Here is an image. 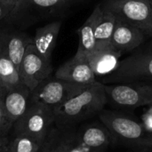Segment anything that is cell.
I'll return each mask as SVG.
<instances>
[{
    "instance_id": "cell-21",
    "label": "cell",
    "mask_w": 152,
    "mask_h": 152,
    "mask_svg": "<svg viewBox=\"0 0 152 152\" xmlns=\"http://www.w3.org/2000/svg\"><path fill=\"white\" fill-rule=\"evenodd\" d=\"M44 141L27 134H16L8 144L10 152H38Z\"/></svg>"
},
{
    "instance_id": "cell-26",
    "label": "cell",
    "mask_w": 152,
    "mask_h": 152,
    "mask_svg": "<svg viewBox=\"0 0 152 152\" xmlns=\"http://www.w3.org/2000/svg\"><path fill=\"white\" fill-rule=\"evenodd\" d=\"M8 92V89H7V87L3 84V82L0 80V99H2L5 94H6V93Z\"/></svg>"
},
{
    "instance_id": "cell-20",
    "label": "cell",
    "mask_w": 152,
    "mask_h": 152,
    "mask_svg": "<svg viewBox=\"0 0 152 152\" xmlns=\"http://www.w3.org/2000/svg\"><path fill=\"white\" fill-rule=\"evenodd\" d=\"M0 80L8 90L26 86L18 69L0 47Z\"/></svg>"
},
{
    "instance_id": "cell-13",
    "label": "cell",
    "mask_w": 152,
    "mask_h": 152,
    "mask_svg": "<svg viewBox=\"0 0 152 152\" xmlns=\"http://www.w3.org/2000/svg\"><path fill=\"white\" fill-rule=\"evenodd\" d=\"M77 142L86 152H104L112 145L110 133L103 124H91L77 131Z\"/></svg>"
},
{
    "instance_id": "cell-17",
    "label": "cell",
    "mask_w": 152,
    "mask_h": 152,
    "mask_svg": "<svg viewBox=\"0 0 152 152\" xmlns=\"http://www.w3.org/2000/svg\"><path fill=\"white\" fill-rule=\"evenodd\" d=\"M4 111L14 124L26 112L30 102V90L27 86L8 90L2 98Z\"/></svg>"
},
{
    "instance_id": "cell-18",
    "label": "cell",
    "mask_w": 152,
    "mask_h": 152,
    "mask_svg": "<svg viewBox=\"0 0 152 152\" xmlns=\"http://www.w3.org/2000/svg\"><path fill=\"white\" fill-rule=\"evenodd\" d=\"M101 4H98L87 20L78 28L77 33L79 37L78 48L75 55L86 59L95 49L94 29L101 12Z\"/></svg>"
},
{
    "instance_id": "cell-16",
    "label": "cell",
    "mask_w": 152,
    "mask_h": 152,
    "mask_svg": "<svg viewBox=\"0 0 152 152\" xmlns=\"http://www.w3.org/2000/svg\"><path fill=\"white\" fill-rule=\"evenodd\" d=\"M61 21L55 20L37 28L33 37V45L37 51L47 61L52 60V53L57 43Z\"/></svg>"
},
{
    "instance_id": "cell-7",
    "label": "cell",
    "mask_w": 152,
    "mask_h": 152,
    "mask_svg": "<svg viewBox=\"0 0 152 152\" xmlns=\"http://www.w3.org/2000/svg\"><path fill=\"white\" fill-rule=\"evenodd\" d=\"M101 4L117 17L138 27L147 37H152L151 0H105Z\"/></svg>"
},
{
    "instance_id": "cell-6",
    "label": "cell",
    "mask_w": 152,
    "mask_h": 152,
    "mask_svg": "<svg viewBox=\"0 0 152 152\" xmlns=\"http://www.w3.org/2000/svg\"><path fill=\"white\" fill-rule=\"evenodd\" d=\"M86 86L49 76L30 91V102L42 103L54 110Z\"/></svg>"
},
{
    "instance_id": "cell-27",
    "label": "cell",
    "mask_w": 152,
    "mask_h": 152,
    "mask_svg": "<svg viewBox=\"0 0 152 152\" xmlns=\"http://www.w3.org/2000/svg\"><path fill=\"white\" fill-rule=\"evenodd\" d=\"M126 152H152L151 148H142V149H132L131 151Z\"/></svg>"
},
{
    "instance_id": "cell-22",
    "label": "cell",
    "mask_w": 152,
    "mask_h": 152,
    "mask_svg": "<svg viewBox=\"0 0 152 152\" xmlns=\"http://www.w3.org/2000/svg\"><path fill=\"white\" fill-rule=\"evenodd\" d=\"M18 1L19 0H0V28L5 26Z\"/></svg>"
},
{
    "instance_id": "cell-10",
    "label": "cell",
    "mask_w": 152,
    "mask_h": 152,
    "mask_svg": "<svg viewBox=\"0 0 152 152\" xmlns=\"http://www.w3.org/2000/svg\"><path fill=\"white\" fill-rule=\"evenodd\" d=\"M33 43V37L21 29L4 26L0 28V47L19 70L27 47Z\"/></svg>"
},
{
    "instance_id": "cell-25",
    "label": "cell",
    "mask_w": 152,
    "mask_h": 152,
    "mask_svg": "<svg viewBox=\"0 0 152 152\" xmlns=\"http://www.w3.org/2000/svg\"><path fill=\"white\" fill-rule=\"evenodd\" d=\"M9 139L7 135H4L3 134L0 133V147H5L8 146L9 144Z\"/></svg>"
},
{
    "instance_id": "cell-12",
    "label": "cell",
    "mask_w": 152,
    "mask_h": 152,
    "mask_svg": "<svg viewBox=\"0 0 152 152\" xmlns=\"http://www.w3.org/2000/svg\"><path fill=\"white\" fill-rule=\"evenodd\" d=\"M54 76L62 80L83 86H89L97 81L87 60L77 55L64 62L55 71Z\"/></svg>"
},
{
    "instance_id": "cell-15",
    "label": "cell",
    "mask_w": 152,
    "mask_h": 152,
    "mask_svg": "<svg viewBox=\"0 0 152 152\" xmlns=\"http://www.w3.org/2000/svg\"><path fill=\"white\" fill-rule=\"evenodd\" d=\"M77 143V131L72 127L53 126L38 152H72Z\"/></svg>"
},
{
    "instance_id": "cell-4",
    "label": "cell",
    "mask_w": 152,
    "mask_h": 152,
    "mask_svg": "<svg viewBox=\"0 0 152 152\" xmlns=\"http://www.w3.org/2000/svg\"><path fill=\"white\" fill-rule=\"evenodd\" d=\"M152 81V50L141 51L120 61L118 68L99 82L119 84Z\"/></svg>"
},
{
    "instance_id": "cell-23",
    "label": "cell",
    "mask_w": 152,
    "mask_h": 152,
    "mask_svg": "<svg viewBox=\"0 0 152 152\" xmlns=\"http://www.w3.org/2000/svg\"><path fill=\"white\" fill-rule=\"evenodd\" d=\"M12 126L13 123L7 117L4 111L3 101L0 99V133L4 135H8L11 129H12Z\"/></svg>"
},
{
    "instance_id": "cell-8",
    "label": "cell",
    "mask_w": 152,
    "mask_h": 152,
    "mask_svg": "<svg viewBox=\"0 0 152 152\" xmlns=\"http://www.w3.org/2000/svg\"><path fill=\"white\" fill-rule=\"evenodd\" d=\"M53 110L45 104L29 102L24 115L12 126L14 134H27L44 141L54 124Z\"/></svg>"
},
{
    "instance_id": "cell-1",
    "label": "cell",
    "mask_w": 152,
    "mask_h": 152,
    "mask_svg": "<svg viewBox=\"0 0 152 152\" xmlns=\"http://www.w3.org/2000/svg\"><path fill=\"white\" fill-rule=\"evenodd\" d=\"M108 103L104 84L95 81L53 110L54 124L72 127L93 116L99 115Z\"/></svg>"
},
{
    "instance_id": "cell-24",
    "label": "cell",
    "mask_w": 152,
    "mask_h": 152,
    "mask_svg": "<svg viewBox=\"0 0 152 152\" xmlns=\"http://www.w3.org/2000/svg\"><path fill=\"white\" fill-rule=\"evenodd\" d=\"M142 115V123L150 130L152 131V104L146 106Z\"/></svg>"
},
{
    "instance_id": "cell-29",
    "label": "cell",
    "mask_w": 152,
    "mask_h": 152,
    "mask_svg": "<svg viewBox=\"0 0 152 152\" xmlns=\"http://www.w3.org/2000/svg\"><path fill=\"white\" fill-rule=\"evenodd\" d=\"M69 2H71V1H77V0H68Z\"/></svg>"
},
{
    "instance_id": "cell-5",
    "label": "cell",
    "mask_w": 152,
    "mask_h": 152,
    "mask_svg": "<svg viewBox=\"0 0 152 152\" xmlns=\"http://www.w3.org/2000/svg\"><path fill=\"white\" fill-rule=\"evenodd\" d=\"M108 99L112 106L134 110L152 104V85L144 82L104 84Z\"/></svg>"
},
{
    "instance_id": "cell-19",
    "label": "cell",
    "mask_w": 152,
    "mask_h": 152,
    "mask_svg": "<svg viewBox=\"0 0 152 152\" xmlns=\"http://www.w3.org/2000/svg\"><path fill=\"white\" fill-rule=\"evenodd\" d=\"M101 8V12L94 29L95 49L111 45L110 41L118 18L113 12L102 5V4Z\"/></svg>"
},
{
    "instance_id": "cell-3",
    "label": "cell",
    "mask_w": 152,
    "mask_h": 152,
    "mask_svg": "<svg viewBox=\"0 0 152 152\" xmlns=\"http://www.w3.org/2000/svg\"><path fill=\"white\" fill-rule=\"evenodd\" d=\"M69 4L68 0H19L5 26L23 29L63 15Z\"/></svg>"
},
{
    "instance_id": "cell-31",
    "label": "cell",
    "mask_w": 152,
    "mask_h": 152,
    "mask_svg": "<svg viewBox=\"0 0 152 152\" xmlns=\"http://www.w3.org/2000/svg\"><path fill=\"white\" fill-rule=\"evenodd\" d=\"M151 1H152V0H151Z\"/></svg>"
},
{
    "instance_id": "cell-14",
    "label": "cell",
    "mask_w": 152,
    "mask_h": 152,
    "mask_svg": "<svg viewBox=\"0 0 152 152\" xmlns=\"http://www.w3.org/2000/svg\"><path fill=\"white\" fill-rule=\"evenodd\" d=\"M122 53L116 50L111 45L95 49L86 60L91 66L96 79L111 74L118 66Z\"/></svg>"
},
{
    "instance_id": "cell-28",
    "label": "cell",
    "mask_w": 152,
    "mask_h": 152,
    "mask_svg": "<svg viewBox=\"0 0 152 152\" xmlns=\"http://www.w3.org/2000/svg\"><path fill=\"white\" fill-rule=\"evenodd\" d=\"M0 152H10L9 151V149H8V146H5V147H2Z\"/></svg>"
},
{
    "instance_id": "cell-11",
    "label": "cell",
    "mask_w": 152,
    "mask_h": 152,
    "mask_svg": "<svg viewBox=\"0 0 152 152\" xmlns=\"http://www.w3.org/2000/svg\"><path fill=\"white\" fill-rule=\"evenodd\" d=\"M146 37V35L138 27L118 17L110 44L123 54L138 48Z\"/></svg>"
},
{
    "instance_id": "cell-2",
    "label": "cell",
    "mask_w": 152,
    "mask_h": 152,
    "mask_svg": "<svg viewBox=\"0 0 152 152\" xmlns=\"http://www.w3.org/2000/svg\"><path fill=\"white\" fill-rule=\"evenodd\" d=\"M98 116L110 133L112 145L152 149V131L141 121L123 112L109 110H102Z\"/></svg>"
},
{
    "instance_id": "cell-9",
    "label": "cell",
    "mask_w": 152,
    "mask_h": 152,
    "mask_svg": "<svg viewBox=\"0 0 152 152\" xmlns=\"http://www.w3.org/2000/svg\"><path fill=\"white\" fill-rule=\"evenodd\" d=\"M53 66L50 61L45 60L30 44L23 55L19 68V73L24 85L32 91L44 79L51 76Z\"/></svg>"
},
{
    "instance_id": "cell-30",
    "label": "cell",
    "mask_w": 152,
    "mask_h": 152,
    "mask_svg": "<svg viewBox=\"0 0 152 152\" xmlns=\"http://www.w3.org/2000/svg\"><path fill=\"white\" fill-rule=\"evenodd\" d=\"M1 149H2V147H0V151H1Z\"/></svg>"
}]
</instances>
